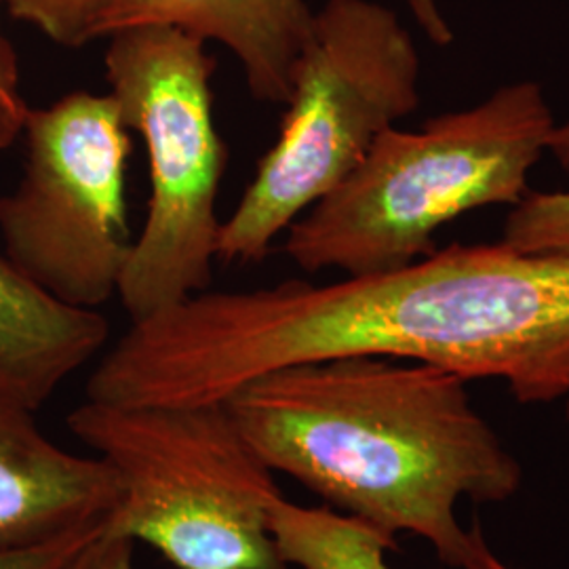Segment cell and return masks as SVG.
Here are the masks:
<instances>
[{
    "label": "cell",
    "mask_w": 569,
    "mask_h": 569,
    "mask_svg": "<svg viewBox=\"0 0 569 569\" xmlns=\"http://www.w3.org/2000/svg\"><path fill=\"white\" fill-rule=\"evenodd\" d=\"M163 352L194 403H224L272 371L345 357L496 378L519 403H550L569 395V253L456 243L336 283L207 289L167 312Z\"/></svg>",
    "instance_id": "1"
},
{
    "label": "cell",
    "mask_w": 569,
    "mask_h": 569,
    "mask_svg": "<svg viewBox=\"0 0 569 569\" xmlns=\"http://www.w3.org/2000/svg\"><path fill=\"white\" fill-rule=\"evenodd\" d=\"M226 406L272 472L397 540L411 533L453 569H509L456 507L510 500L523 468L446 369L345 357L284 367Z\"/></svg>",
    "instance_id": "2"
},
{
    "label": "cell",
    "mask_w": 569,
    "mask_h": 569,
    "mask_svg": "<svg viewBox=\"0 0 569 569\" xmlns=\"http://www.w3.org/2000/svg\"><path fill=\"white\" fill-rule=\"evenodd\" d=\"M555 124L542 87L521 81L416 131L392 127L345 182L289 226L284 253L306 272L346 277L411 264L456 218L519 203Z\"/></svg>",
    "instance_id": "3"
},
{
    "label": "cell",
    "mask_w": 569,
    "mask_h": 569,
    "mask_svg": "<svg viewBox=\"0 0 569 569\" xmlns=\"http://www.w3.org/2000/svg\"><path fill=\"white\" fill-rule=\"evenodd\" d=\"M422 61L409 30L376 0H326L293 63L277 142L260 159L218 260L256 264L310 207L420 106Z\"/></svg>",
    "instance_id": "4"
},
{
    "label": "cell",
    "mask_w": 569,
    "mask_h": 569,
    "mask_svg": "<svg viewBox=\"0 0 569 569\" xmlns=\"http://www.w3.org/2000/svg\"><path fill=\"white\" fill-rule=\"evenodd\" d=\"M68 428L119 481L106 529L178 569H289L268 526L283 496L226 403L84 401Z\"/></svg>",
    "instance_id": "5"
},
{
    "label": "cell",
    "mask_w": 569,
    "mask_h": 569,
    "mask_svg": "<svg viewBox=\"0 0 569 569\" xmlns=\"http://www.w3.org/2000/svg\"><path fill=\"white\" fill-rule=\"evenodd\" d=\"M106 39L108 93L150 164L148 216L119 284L122 308L138 323L211 284L226 146L207 42L173 26H136Z\"/></svg>",
    "instance_id": "6"
},
{
    "label": "cell",
    "mask_w": 569,
    "mask_h": 569,
    "mask_svg": "<svg viewBox=\"0 0 569 569\" xmlns=\"http://www.w3.org/2000/svg\"><path fill=\"white\" fill-rule=\"evenodd\" d=\"M129 133L110 93L72 91L28 112L20 182L0 197V239L11 262L66 305L96 310L119 296L136 243Z\"/></svg>",
    "instance_id": "7"
},
{
    "label": "cell",
    "mask_w": 569,
    "mask_h": 569,
    "mask_svg": "<svg viewBox=\"0 0 569 569\" xmlns=\"http://www.w3.org/2000/svg\"><path fill=\"white\" fill-rule=\"evenodd\" d=\"M34 413L0 399V549L106 521L121 496L112 468L56 446Z\"/></svg>",
    "instance_id": "8"
},
{
    "label": "cell",
    "mask_w": 569,
    "mask_h": 569,
    "mask_svg": "<svg viewBox=\"0 0 569 569\" xmlns=\"http://www.w3.org/2000/svg\"><path fill=\"white\" fill-rule=\"evenodd\" d=\"M312 18L306 0H119L103 21L102 39L136 26L180 28L226 47L256 100L284 103Z\"/></svg>",
    "instance_id": "9"
},
{
    "label": "cell",
    "mask_w": 569,
    "mask_h": 569,
    "mask_svg": "<svg viewBox=\"0 0 569 569\" xmlns=\"http://www.w3.org/2000/svg\"><path fill=\"white\" fill-rule=\"evenodd\" d=\"M110 336L98 310L66 305L0 256V399L37 411Z\"/></svg>",
    "instance_id": "10"
},
{
    "label": "cell",
    "mask_w": 569,
    "mask_h": 569,
    "mask_svg": "<svg viewBox=\"0 0 569 569\" xmlns=\"http://www.w3.org/2000/svg\"><path fill=\"white\" fill-rule=\"evenodd\" d=\"M268 526L284 566L291 569H392L395 538L329 507H300L279 496Z\"/></svg>",
    "instance_id": "11"
},
{
    "label": "cell",
    "mask_w": 569,
    "mask_h": 569,
    "mask_svg": "<svg viewBox=\"0 0 569 569\" xmlns=\"http://www.w3.org/2000/svg\"><path fill=\"white\" fill-rule=\"evenodd\" d=\"M549 150L569 171V121L555 124ZM502 241L528 253H569V190L533 192L512 204Z\"/></svg>",
    "instance_id": "12"
},
{
    "label": "cell",
    "mask_w": 569,
    "mask_h": 569,
    "mask_svg": "<svg viewBox=\"0 0 569 569\" xmlns=\"http://www.w3.org/2000/svg\"><path fill=\"white\" fill-rule=\"evenodd\" d=\"M119 0H0L11 18L37 28L60 47L79 49L102 39V26Z\"/></svg>",
    "instance_id": "13"
},
{
    "label": "cell",
    "mask_w": 569,
    "mask_h": 569,
    "mask_svg": "<svg viewBox=\"0 0 569 569\" xmlns=\"http://www.w3.org/2000/svg\"><path fill=\"white\" fill-rule=\"evenodd\" d=\"M106 521L61 533L39 545L0 549V569H61L106 526Z\"/></svg>",
    "instance_id": "14"
},
{
    "label": "cell",
    "mask_w": 569,
    "mask_h": 569,
    "mask_svg": "<svg viewBox=\"0 0 569 569\" xmlns=\"http://www.w3.org/2000/svg\"><path fill=\"white\" fill-rule=\"evenodd\" d=\"M28 112L30 106L21 93L18 53L0 30V150L20 140Z\"/></svg>",
    "instance_id": "15"
},
{
    "label": "cell",
    "mask_w": 569,
    "mask_h": 569,
    "mask_svg": "<svg viewBox=\"0 0 569 569\" xmlns=\"http://www.w3.org/2000/svg\"><path fill=\"white\" fill-rule=\"evenodd\" d=\"M61 569H136V542L103 526Z\"/></svg>",
    "instance_id": "16"
},
{
    "label": "cell",
    "mask_w": 569,
    "mask_h": 569,
    "mask_svg": "<svg viewBox=\"0 0 569 569\" xmlns=\"http://www.w3.org/2000/svg\"><path fill=\"white\" fill-rule=\"evenodd\" d=\"M413 20L422 28L428 41L446 47L453 41V30L449 26L446 16L441 13V7L437 0H406Z\"/></svg>",
    "instance_id": "17"
},
{
    "label": "cell",
    "mask_w": 569,
    "mask_h": 569,
    "mask_svg": "<svg viewBox=\"0 0 569 569\" xmlns=\"http://www.w3.org/2000/svg\"><path fill=\"white\" fill-rule=\"evenodd\" d=\"M566 416H568V422H569V395L566 397Z\"/></svg>",
    "instance_id": "18"
}]
</instances>
